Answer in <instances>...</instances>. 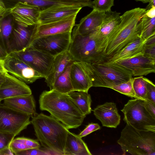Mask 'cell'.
I'll return each mask as SVG.
<instances>
[{
    "label": "cell",
    "mask_w": 155,
    "mask_h": 155,
    "mask_svg": "<svg viewBox=\"0 0 155 155\" xmlns=\"http://www.w3.org/2000/svg\"><path fill=\"white\" fill-rule=\"evenodd\" d=\"M39 108L48 112L68 129L76 128L82 123L84 115L68 94L54 90L44 91L39 100Z\"/></svg>",
    "instance_id": "6da1fadb"
},
{
    "label": "cell",
    "mask_w": 155,
    "mask_h": 155,
    "mask_svg": "<svg viewBox=\"0 0 155 155\" xmlns=\"http://www.w3.org/2000/svg\"><path fill=\"white\" fill-rule=\"evenodd\" d=\"M146 12L145 8H137L127 11L120 16L119 23L105 42L102 59L117 53L140 37L141 18Z\"/></svg>",
    "instance_id": "7a4b0ae2"
},
{
    "label": "cell",
    "mask_w": 155,
    "mask_h": 155,
    "mask_svg": "<svg viewBox=\"0 0 155 155\" xmlns=\"http://www.w3.org/2000/svg\"><path fill=\"white\" fill-rule=\"evenodd\" d=\"M31 121L41 145L58 155H64L69 129L51 116L42 113L32 117Z\"/></svg>",
    "instance_id": "3957f363"
},
{
    "label": "cell",
    "mask_w": 155,
    "mask_h": 155,
    "mask_svg": "<svg viewBox=\"0 0 155 155\" xmlns=\"http://www.w3.org/2000/svg\"><path fill=\"white\" fill-rule=\"evenodd\" d=\"M91 81L92 87L109 88L113 85L128 81L132 75L116 64L99 61L79 62Z\"/></svg>",
    "instance_id": "277c9868"
},
{
    "label": "cell",
    "mask_w": 155,
    "mask_h": 155,
    "mask_svg": "<svg viewBox=\"0 0 155 155\" xmlns=\"http://www.w3.org/2000/svg\"><path fill=\"white\" fill-rule=\"evenodd\" d=\"M95 31L84 34L71 33L68 51L74 61L93 63L103 58V44L97 37Z\"/></svg>",
    "instance_id": "5b68a950"
},
{
    "label": "cell",
    "mask_w": 155,
    "mask_h": 155,
    "mask_svg": "<svg viewBox=\"0 0 155 155\" xmlns=\"http://www.w3.org/2000/svg\"><path fill=\"white\" fill-rule=\"evenodd\" d=\"M118 143L124 153L155 155V132L136 129L126 124Z\"/></svg>",
    "instance_id": "8992f818"
},
{
    "label": "cell",
    "mask_w": 155,
    "mask_h": 155,
    "mask_svg": "<svg viewBox=\"0 0 155 155\" xmlns=\"http://www.w3.org/2000/svg\"><path fill=\"white\" fill-rule=\"evenodd\" d=\"M145 101L139 99L130 100L121 110L126 124L139 130L155 132V118L147 110Z\"/></svg>",
    "instance_id": "52a82bcc"
},
{
    "label": "cell",
    "mask_w": 155,
    "mask_h": 155,
    "mask_svg": "<svg viewBox=\"0 0 155 155\" xmlns=\"http://www.w3.org/2000/svg\"><path fill=\"white\" fill-rule=\"evenodd\" d=\"M71 40V32L40 37L35 39L30 46L55 57L68 50Z\"/></svg>",
    "instance_id": "ba28073f"
},
{
    "label": "cell",
    "mask_w": 155,
    "mask_h": 155,
    "mask_svg": "<svg viewBox=\"0 0 155 155\" xmlns=\"http://www.w3.org/2000/svg\"><path fill=\"white\" fill-rule=\"evenodd\" d=\"M30 117L0 102V132L13 134L16 136L31 123Z\"/></svg>",
    "instance_id": "9c48e42d"
},
{
    "label": "cell",
    "mask_w": 155,
    "mask_h": 155,
    "mask_svg": "<svg viewBox=\"0 0 155 155\" xmlns=\"http://www.w3.org/2000/svg\"><path fill=\"white\" fill-rule=\"evenodd\" d=\"M9 54L27 63L45 78L51 69L55 57L30 46L22 51Z\"/></svg>",
    "instance_id": "30bf717a"
},
{
    "label": "cell",
    "mask_w": 155,
    "mask_h": 155,
    "mask_svg": "<svg viewBox=\"0 0 155 155\" xmlns=\"http://www.w3.org/2000/svg\"><path fill=\"white\" fill-rule=\"evenodd\" d=\"M3 64L7 72L26 83H32L38 79L44 78L27 63L10 54L3 61Z\"/></svg>",
    "instance_id": "8fae6325"
},
{
    "label": "cell",
    "mask_w": 155,
    "mask_h": 155,
    "mask_svg": "<svg viewBox=\"0 0 155 155\" xmlns=\"http://www.w3.org/2000/svg\"><path fill=\"white\" fill-rule=\"evenodd\" d=\"M37 24L25 27L16 23L10 40L9 54L22 51L30 46L34 39Z\"/></svg>",
    "instance_id": "7c38bea8"
},
{
    "label": "cell",
    "mask_w": 155,
    "mask_h": 155,
    "mask_svg": "<svg viewBox=\"0 0 155 155\" xmlns=\"http://www.w3.org/2000/svg\"><path fill=\"white\" fill-rule=\"evenodd\" d=\"M0 87V102L10 98L32 94L29 87L25 82L7 72Z\"/></svg>",
    "instance_id": "4fadbf2b"
},
{
    "label": "cell",
    "mask_w": 155,
    "mask_h": 155,
    "mask_svg": "<svg viewBox=\"0 0 155 155\" xmlns=\"http://www.w3.org/2000/svg\"><path fill=\"white\" fill-rule=\"evenodd\" d=\"M129 72L132 76H141L155 72V62L143 54L115 63Z\"/></svg>",
    "instance_id": "5bb4252c"
},
{
    "label": "cell",
    "mask_w": 155,
    "mask_h": 155,
    "mask_svg": "<svg viewBox=\"0 0 155 155\" xmlns=\"http://www.w3.org/2000/svg\"><path fill=\"white\" fill-rule=\"evenodd\" d=\"M77 15V14H74L63 19L47 23L37 24L34 39L46 35L71 32L75 25Z\"/></svg>",
    "instance_id": "9a60e30c"
},
{
    "label": "cell",
    "mask_w": 155,
    "mask_h": 155,
    "mask_svg": "<svg viewBox=\"0 0 155 155\" xmlns=\"http://www.w3.org/2000/svg\"><path fill=\"white\" fill-rule=\"evenodd\" d=\"M9 10L19 25L27 27L38 23V18L41 11L37 7L19 2Z\"/></svg>",
    "instance_id": "2e32d148"
},
{
    "label": "cell",
    "mask_w": 155,
    "mask_h": 155,
    "mask_svg": "<svg viewBox=\"0 0 155 155\" xmlns=\"http://www.w3.org/2000/svg\"><path fill=\"white\" fill-rule=\"evenodd\" d=\"M82 7L77 5H60L41 11L38 23L44 24L59 20L77 14Z\"/></svg>",
    "instance_id": "e0dca14e"
},
{
    "label": "cell",
    "mask_w": 155,
    "mask_h": 155,
    "mask_svg": "<svg viewBox=\"0 0 155 155\" xmlns=\"http://www.w3.org/2000/svg\"><path fill=\"white\" fill-rule=\"evenodd\" d=\"M93 112L103 126L116 128L120 123V116L115 103L107 102L99 105L94 109Z\"/></svg>",
    "instance_id": "ac0fdd59"
},
{
    "label": "cell",
    "mask_w": 155,
    "mask_h": 155,
    "mask_svg": "<svg viewBox=\"0 0 155 155\" xmlns=\"http://www.w3.org/2000/svg\"><path fill=\"white\" fill-rule=\"evenodd\" d=\"M145 41L139 37L129 43L117 53L99 61L115 64L142 54L143 47Z\"/></svg>",
    "instance_id": "d6986e66"
},
{
    "label": "cell",
    "mask_w": 155,
    "mask_h": 155,
    "mask_svg": "<svg viewBox=\"0 0 155 155\" xmlns=\"http://www.w3.org/2000/svg\"><path fill=\"white\" fill-rule=\"evenodd\" d=\"M3 103L18 112L29 115L31 118L38 114L32 94L5 99L3 100Z\"/></svg>",
    "instance_id": "ffe728a7"
},
{
    "label": "cell",
    "mask_w": 155,
    "mask_h": 155,
    "mask_svg": "<svg viewBox=\"0 0 155 155\" xmlns=\"http://www.w3.org/2000/svg\"><path fill=\"white\" fill-rule=\"evenodd\" d=\"M105 12L93 10L81 18L79 24L76 25L71 33L84 34L97 30L102 23Z\"/></svg>",
    "instance_id": "44dd1931"
},
{
    "label": "cell",
    "mask_w": 155,
    "mask_h": 155,
    "mask_svg": "<svg viewBox=\"0 0 155 155\" xmlns=\"http://www.w3.org/2000/svg\"><path fill=\"white\" fill-rule=\"evenodd\" d=\"M70 76L73 91L88 92L92 87L91 81L79 62H73L71 65Z\"/></svg>",
    "instance_id": "7402d4cb"
},
{
    "label": "cell",
    "mask_w": 155,
    "mask_h": 155,
    "mask_svg": "<svg viewBox=\"0 0 155 155\" xmlns=\"http://www.w3.org/2000/svg\"><path fill=\"white\" fill-rule=\"evenodd\" d=\"M74 61L68 50L54 57L51 69L45 78V82L50 90L55 80L63 72L68 64Z\"/></svg>",
    "instance_id": "603a6c76"
},
{
    "label": "cell",
    "mask_w": 155,
    "mask_h": 155,
    "mask_svg": "<svg viewBox=\"0 0 155 155\" xmlns=\"http://www.w3.org/2000/svg\"><path fill=\"white\" fill-rule=\"evenodd\" d=\"M120 13L111 10L105 12L103 20L98 28L95 31L96 35L103 43L105 42L115 29L120 20Z\"/></svg>",
    "instance_id": "cb8c5ba5"
},
{
    "label": "cell",
    "mask_w": 155,
    "mask_h": 155,
    "mask_svg": "<svg viewBox=\"0 0 155 155\" xmlns=\"http://www.w3.org/2000/svg\"><path fill=\"white\" fill-rule=\"evenodd\" d=\"M16 23L9 10L0 17V45L8 54L10 38Z\"/></svg>",
    "instance_id": "d4e9b609"
},
{
    "label": "cell",
    "mask_w": 155,
    "mask_h": 155,
    "mask_svg": "<svg viewBox=\"0 0 155 155\" xmlns=\"http://www.w3.org/2000/svg\"><path fill=\"white\" fill-rule=\"evenodd\" d=\"M64 155H91L86 144L78 135L68 132Z\"/></svg>",
    "instance_id": "484cf974"
},
{
    "label": "cell",
    "mask_w": 155,
    "mask_h": 155,
    "mask_svg": "<svg viewBox=\"0 0 155 155\" xmlns=\"http://www.w3.org/2000/svg\"><path fill=\"white\" fill-rule=\"evenodd\" d=\"M8 10H10L19 2H22L38 8L42 11L52 7L60 5H77L63 3L50 0H1ZM81 6V5H80Z\"/></svg>",
    "instance_id": "4316f807"
},
{
    "label": "cell",
    "mask_w": 155,
    "mask_h": 155,
    "mask_svg": "<svg viewBox=\"0 0 155 155\" xmlns=\"http://www.w3.org/2000/svg\"><path fill=\"white\" fill-rule=\"evenodd\" d=\"M73 62H70L63 72L57 78L51 90L67 94L73 91L70 76L71 65Z\"/></svg>",
    "instance_id": "83f0119b"
},
{
    "label": "cell",
    "mask_w": 155,
    "mask_h": 155,
    "mask_svg": "<svg viewBox=\"0 0 155 155\" xmlns=\"http://www.w3.org/2000/svg\"><path fill=\"white\" fill-rule=\"evenodd\" d=\"M68 94L84 115L86 116L91 113L92 100L88 92L73 91Z\"/></svg>",
    "instance_id": "f1b7e54d"
},
{
    "label": "cell",
    "mask_w": 155,
    "mask_h": 155,
    "mask_svg": "<svg viewBox=\"0 0 155 155\" xmlns=\"http://www.w3.org/2000/svg\"><path fill=\"white\" fill-rule=\"evenodd\" d=\"M40 147L38 140L24 137L14 138L9 146L11 150L15 155L21 151L33 148H40Z\"/></svg>",
    "instance_id": "f546056e"
},
{
    "label": "cell",
    "mask_w": 155,
    "mask_h": 155,
    "mask_svg": "<svg viewBox=\"0 0 155 155\" xmlns=\"http://www.w3.org/2000/svg\"><path fill=\"white\" fill-rule=\"evenodd\" d=\"M145 13L141 18L142 26L140 35V37L145 40L155 35V17H149Z\"/></svg>",
    "instance_id": "4dcf8cb0"
},
{
    "label": "cell",
    "mask_w": 155,
    "mask_h": 155,
    "mask_svg": "<svg viewBox=\"0 0 155 155\" xmlns=\"http://www.w3.org/2000/svg\"><path fill=\"white\" fill-rule=\"evenodd\" d=\"M147 78L143 76L133 78L132 85L134 92L140 99L147 101Z\"/></svg>",
    "instance_id": "1f68e13d"
},
{
    "label": "cell",
    "mask_w": 155,
    "mask_h": 155,
    "mask_svg": "<svg viewBox=\"0 0 155 155\" xmlns=\"http://www.w3.org/2000/svg\"><path fill=\"white\" fill-rule=\"evenodd\" d=\"M133 79L132 77L127 81L114 85L110 88L131 97L140 99L136 95L132 85Z\"/></svg>",
    "instance_id": "d6a6232c"
},
{
    "label": "cell",
    "mask_w": 155,
    "mask_h": 155,
    "mask_svg": "<svg viewBox=\"0 0 155 155\" xmlns=\"http://www.w3.org/2000/svg\"><path fill=\"white\" fill-rule=\"evenodd\" d=\"M142 54L155 62V35L146 40L143 47Z\"/></svg>",
    "instance_id": "836d02e7"
},
{
    "label": "cell",
    "mask_w": 155,
    "mask_h": 155,
    "mask_svg": "<svg viewBox=\"0 0 155 155\" xmlns=\"http://www.w3.org/2000/svg\"><path fill=\"white\" fill-rule=\"evenodd\" d=\"M114 5V0H94L92 1L93 9L101 12H106L111 10Z\"/></svg>",
    "instance_id": "e575fe53"
},
{
    "label": "cell",
    "mask_w": 155,
    "mask_h": 155,
    "mask_svg": "<svg viewBox=\"0 0 155 155\" xmlns=\"http://www.w3.org/2000/svg\"><path fill=\"white\" fill-rule=\"evenodd\" d=\"M15 155H58L54 152L46 149L43 150L40 148H33L20 151Z\"/></svg>",
    "instance_id": "d590c367"
},
{
    "label": "cell",
    "mask_w": 155,
    "mask_h": 155,
    "mask_svg": "<svg viewBox=\"0 0 155 155\" xmlns=\"http://www.w3.org/2000/svg\"><path fill=\"white\" fill-rule=\"evenodd\" d=\"M15 136L13 134L0 132V151L9 148Z\"/></svg>",
    "instance_id": "8d00e7d4"
},
{
    "label": "cell",
    "mask_w": 155,
    "mask_h": 155,
    "mask_svg": "<svg viewBox=\"0 0 155 155\" xmlns=\"http://www.w3.org/2000/svg\"><path fill=\"white\" fill-rule=\"evenodd\" d=\"M146 100L155 104V85L148 79H147Z\"/></svg>",
    "instance_id": "74e56055"
},
{
    "label": "cell",
    "mask_w": 155,
    "mask_h": 155,
    "mask_svg": "<svg viewBox=\"0 0 155 155\" xmlns=\"http://www.w3.org/2000/svg\"><path fill=\"white\" fill-rule=\"evenodd\" d=\"M63 3L80 5L83 7L87 6L92 8V1L91 0H50Z\"/></svg>",
    "instance_id": "f35d334b"
},
{
    "label": "cell",
    "mask_w": 155,
    "mask_h": 155,
    "mask_svg": "<svg viewBox=\"0 0 155 155\" xmlns=\"http://www.w3.org/2000/svg\"><path fill=\"white\" fill-rule=\"evenodd\" d=\"M100 126L98 124L91 123L89 124L78 135L82 138L94 131L100 129Z\"/></svg>",
    "instance_id": "ab89813d"
},
{
    "label": "cell",
    "mask_w": 155,
    "mask_h": 155,
    "mask_svg": "<svg viewBox=\"0 0 155 155\" xmlns=\"http://www.w3.org/2000/svg\"><path fill=\"white\" fill-rule=\"evenodd\" d=\"M146 107L152 116L155 118V104L147 101H145Z\"/></svg>",
    "instance_id": "60d3db41"
},
{
    "label": "cell",
    "mask_w": 155,
    "mask_h": 155,
    "mask_svg": "<svg viewBox=\"0 0 155 155\" xmlns=\"http://www.w3.org/2000/svg\"><path fill=\"white\" fill-rule=\"evenodd\" d=\"M8 55L7 52L0 45V60L4 61Z\"/></svg>",
    "instance_id": "b9f144b4"
},
{
    "label": "cell",
    "mask_w": 155,
    "mask_h": 155,
    "mask_svg": "<svg viewBox=\"0 0 155 155\" xmlns=\"http://www.w3.org/2000/svg\"><path fill=\"white\" fill-rule=\"evenodd\" d=\"M145 14L149 17L153 18L155 17V7H153L150 9L146 10Z\"/></svg>",
    "instance_id": "7bdbcfd3"
},
{
    "label": "cell",
    "mask_w": 155,
    "mask_h": 155,
    "mask_svg": "<svg viewBox=\"0 0 155 155\" xmlns=\"http://www.w3.org/2000/svg\"><path fill=\"white\" fill-rule=\"evenodd\" d=\"M8 11L3 3L0 0V17L4 15Z\"/></svg>",
    "instance_id": "ee69618b"
},
{
    "label": "cell",
    "mask_w": 155,
    "mask_h": 155,
    "mask_svg": "<svg viewBox=\"0 0 155 155\" xmlns=\"http://www.w3.org/2000/svg\"><path fill=\"white\" fill-rule=\"evenodd\" d=\"M10 147L0 151V155H14Z\"/></svg>",
    "instance_id": "f6af8a7d"
},
{
    "label": "cell",
    "mask_w": 155,
    "mask_h": 155,
    "mask_svg": "<svg viewBox=\"0 0 155 155\" xmlns=\"http://www.w3.org/2000/svg\"><path fill=\"white\" fill-rule=\"evenodd\" d=\"M155 0H150L149 2V4L147 6L146 8H145L146 10H147L150 9L153 7H155Z\"/></svg>",
    "instance_id": "bcb514c9"
},
{
    "label": "cell",
    "mask_w": 155,
    "mask_h": 155,
    "mask_svg": "<svg viewBox=\"0 0 155 155\" xmlns=\"http://www.w3.org/2000/svg\"><path fill=\"white\" fill-rule=\"evenodd\" d=\"M6 72L4 68L3 61L0 60V74H4Z\"/></svg>",
    "instance_id": "7dc6e473"
},
{
    "label": "cell",
    "mask_w": 155,
    "mask_h": 155,
    "mask_svg": "<svg viewBox=\"0 0 155 155\" xmlns=\"http://www.w3.org/2000/svg\"><path fill=\"white\" fill-rule=\"evenodd\" d=\"M4 74H0V87L4 79Z\"/></svg>",
    "instance_id": "c3c4849f"
},
{
    "label": "cell",
    "mask_w": 155,
    "mask_h": 155,
    "mask_svg": "<svg viewBox=\"0 0 155 155\" xmlns=\"http://www.w3.org/2000/svg\"><path fill=\"white\" fill-rule=\"evenodd\" d=\"M136 1H140L143 3H147L149 2L150 0H135Z\"/></svg>",
    "instance_id": "681fc988"
}]
</instances>
